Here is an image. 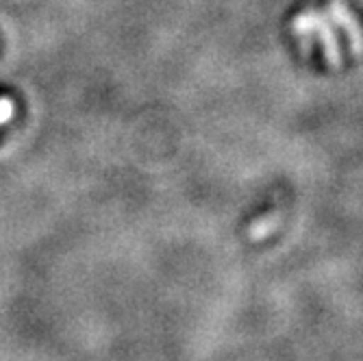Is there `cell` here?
I'll return each mask as SVG.
<instances>
[{
    "instance_id": "6da1fadb",
    "label": "cell",
    "mask_w": 363,
    "mask_h": 361,
    "mask_svg": "<svg viewBox=\"0 0 363 361\" xmlns=\"http://www.w3.org/2000/svg\"><path fill=\"white\" fill-rule=\"evenodd\" d=\"M291 30H294V35L303 38V46L311 38H318L328 65H333V68H340L342 65V50L337 44L335 28L328 24V16H322V13L311 11V9L303 11L301 16H296L291 20Z\"/></svg>"
},
{
    "instance_id": "7a4b0ae2",
    "label": "cell",
    "mask_w": 363,
    "mask_h": 361,
    "mask_svg": "<svg viewBox=\"0 0 363 361\" xmlns=\"http://www.w3.org/2000/svg\"><path fill=\"white\" fill-rule=\"evenodd\" d=\"M326 16L333 24H337V26H342L346 30L350 52L361 55L363 52V30H361L357 18L352 16V11L342 3V0H331L328 7H326Z\"/></svg>"
},
{
    "instance_id": "3957f363",
    "label": "cell",
    "mask_w": 363,
    "mask_h": 361,
    "mask_svg": "<svg viewBox=\"0 0 363 361\" xmlns=\"http://www.w3.org/2000/svg\"><path fill=\"white\" fill-rule=\"evenodd\" d=\"M281 213L277 211V213H270V216H266V218H261V220H257L252 226H250V240H263V238H268L274 228H279L281 226Z\"/></svg>"
},
{
    "instance_id": "277c9868",
    "label": "cell",
    "mask_w": 363,
    "mask_h": 361,
    "mask_svg": "<svg viewBox=\"0 0 363 361\" xmlns=\"http://www.w3.org/2000/svg\"><path fill=\"white\" fill-rule=\"evenodd\" d=\"M13 113H16V105H13L11 98L0 96V126H5L7 122H11Z\"/></svg>"
}]
</instances>
